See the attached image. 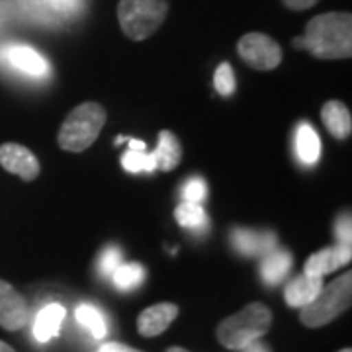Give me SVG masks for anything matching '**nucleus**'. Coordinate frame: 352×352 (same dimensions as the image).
Listing matches in <instances>:
<instances>
[{"label": "nucleus", "mask_w": 352, "mask_h": 352, "mask_svg": "<svg viewBox=\"0 0 352 352\" xmlns=\"http://www.w3.org/2000/svg\"><path fill=\"white\" fill-rule=\"evenodd\" d=\"M294 47L307 50L317 59H349L352 55V18L346 12L315 16L303 38L294 39Z\"/></svg>", "instance_id": "f257e3e1"}, {"label": "nucleus", "mask_w": 352, "mask_h": 352, "mask_svg": "<svg viewBox=\"0 0 352 352\" xmlns=\"http://www.w3.org/2000/svg\"><path fill=\"white\" fill-rule=\"evenodd\" d=\"M272 327V314L264 303H249L239 314L231 315L219 323L215 331L217 340L229 351H243L251 342L263 339Z\"/></svg>", "instance_id": "f03ea898"}, {"label": "nucleus", "mask_w": 352, "mask_h": 352, "mask_svg": "<svg viewBox=\"0 0 352 352\" xmlns=\"http://www.w3.org/2000/svg\"><path fill=\"white\" fill-rule=\"evenodd\" d=\"M106 124V110L98 102H85L67 116L59 129V145L69 153H82L98 139Z\"/></svg>", "instance_id": "7ed1b4c3"}, {"label": "nucleus", "mask_w": 352, "mask_h": 352, "mask_svg": "<svg viewBox=\"0 0 352 352\" xmlns=\"http://www.w3.org/2000/svg\"><path fill=\"white\" fill-rule=\"evenodd\" d=\"M352 298V274L346 272L337 280H333L329 286H323L319 296L314 302L302 307L300 319L305 327L319 329L335 321L351 307Z\"/></svg>", "instance_id": "20e7f679"}, {"label": "nucleus", "mask_w": 352, "mask_h": 352, "mask_svg": "<svg viewBox=\"0 0 352 352\" xmlns=\"http://www.w3.org/2000/svg\"><path fill=\"white\" fill-rule=\"evenodd\" d=\"M168 12L166 0H120L118 20L122 32L133 41H143L163 25Z\"/></svg>", "instance_id": "39448f33"}, {"label": "nucleus", "mask_w": 352, "mask_h": 352, "mask_svg": "<svg viewBox=\"0 0 352 352\" xmlns=\"http://www.w3.org/2000/svg\"><path fill=\"white\" fill-rule=\"evenodd\" d=\"M241 59L256 71H272L282 63V50L264 34H245L237 43Z\"/></svg>", "instance_id": "423d86ee"}, {"label": "nucleus", "mask_w": 352, "mask_h": 352, "mask_svg": "<svg viewBox=\"0 0 352 352\" xmlns=\"http://www.w3.org/2000/svg\"><path fill=\"white\" fill-rule=\"evenodd\" d=\"M30 321V307L25 298L8 282L0 280V327L20 331Z\"/></svg>", "instance_id": "0eeeda50"}, {"label": "nucleus", "mask_w": 352, "mask_h": 352, "mask_svg": "<svg viewBox=\"0 0 352 352\" xmlns=\"http://www.w3.org/2000/svg\"><path fill=\"white\" fill-rule=\"evenodd\" d=\"M0 164L8 173L20 176L25 182L36 180L39 175L38 157L30 149H25L24 145H18V143H4L0 147Z\"/></svg>", "instance_id": "6e6552de"}, {"label": "nucleus", "mask_w": 352, "mask_h": 352, "mask_svg": "<svg viewBox=\"0 0 352 352\" xmlns=\"http://www.w3.org/2000/svg\"><path fill=\"white\" fill-rule=\"evenodd\" d=\"M352 256V245H342V243H337L335 247H329V249H323V251L315 252L311 254L307 261H305V266H303V274L307 276H325V274H331L335 270L342 268L344 264L351 263Z\"/></svg>", "instance_id": "1a4fd4ad"}, {"label": "nucleus", "mask_w": 352, "mask_h": 352, "mask_svg": "<svg viewBox=\"0 0 352 352\" xmlns=\"http://www.w3.org/2000/svg\"><path fill=\"white\" fill-rule=\"evenodd\" d=\"M176 315H178V305L175 303H157V305L147 307L138 317L139 335L147 339L161 335L173 325Z\"/></svg>", "instance_id": "9d476101"}, {"label": "nucleus", "mask_w": 352, "mask_h": 352, "mask_svg": "<svg viewBox=\"0 0 352 352\" xmlns=\"http://www.w3.org/2000/svg\"><path fill=\"white\" fill-rule=\"evenodd\" d=\"M231 243L241 254H266L272 249H276V235L272 231H251L237 227L231 231Z\"/></svg>", "instance_id": "9b49d317"}, {"label": "nucleus", "mask_w": 352, "mask_h": 352, "mask_svg": "<svg viewBox=\"0 0 352 352\" xmlns=\"http://www.w3.org/2000/svg\"><path fill=\"white\" fill-rule=\"evenodd\" d=\"M2 55L14 69L28 76H45L50 71L47 61L30 45H8Z\"/></svg>", "instance_id": "f8f14e48"}, {"label": "nucleus", "mask_w": 352, "mask_h": 352, "mask_svg": "<svg viewBox=\"0 0 352 352\" xmlns=\"http://www.w3.org/2000/svg\"><path fill=\"white\" fill-rule=\"evenodd\" d=\"M323 278L321 276H302L294 278L284 289V298L289 307H305L307 303H311L319 296V292L323 289Z\"/></svg>", "instance_id": "ddd939ff"}, {"label": "nucleus", "mask_w": 352, "mask_h": 352, "mask_svg": "<svg viewBox=\"0 0 352 352\" xmlns=\"http://www.w3.org/2000/svg\"><path fill=\"white\" fill-rule=\"evenodd\" d=\"M65 307L61 303H50L45 305L38 315H36V321H34V337L38 342H50L53 340L65 321Z\"/></svg>", "instance_id": "4468645a"}, {"label": "nucleus", "mask_w": 352, "mask_h": 352, "mask_svg": "<svg viewBox=\"0 0 352 352\" xmlns=\"http://www.w3.org/2000/svg\"><path fill=\"white\" fill-rule=\"evenodd\" d=\"M321 120L323 126L335 139H346L352 131V118L351 110L339 100L325 102L321 108Z\"/></svg>", "instance_id": "2eb2a0df"}, {"label": "nucleus", "mask_w": 352, "mask_h": 352, "mask_svg": "<svg viewBox=\"0 0 352 352\" xmlns=\"http://www.w3.org/2000/svg\"><path fill=\"white\" fill-rule=\"evenodd\" d=\"M129 149L122 155V166L127 173H155L157 159L153 153L145 151V141L126 139Z\"/></svg>", "instance_id": "dca6fc26"}, {"label": "nucleus", "mask_w": 352, "mask_h": 352, "mask_svg": "<svg viewBox=\"0 0 352 352\" xmlns=\"http://www.w3.org/2000/svg\"><path fill=\"white\" fill-rule=\"evenodd\" d=\"M292 268V254L284 249H272L264 254V261L261 264V274L264 284L276 286L280 284Z\"/></svg>", "instance_id": "f3484780"}, {"label": "nucleus", "mask_w": 352, "mask_h": 352, "mask_svg": "<svg viewBox=\"0 0 352 352\" xmlns=\"http://www.w3.org/2000/svg\"><path fill=\"white\" fill-rule=\"evenodd\" d=\"M155 159H157V168H161L164 173L176 168L180 161H182V145L176 139L175 133L170 131H161L159 133V143L157 149L153 151Z\"/></svg>", "instance_id": "a211bd4d"}, {"label": "nucleus", "mask_w": 352, "mask_h": 352, "mask_svg": "<svg viewBox=\"0 0 352 352\" xmlns=\"http://www.w3.org/2000/svg\"><path fill=\"white\" fill-rule=\"evenodd\" d=\"M296 153L303 164H315L321 155V141L314 127L302 122L296 131Z\"/></svg>", "instance_id": "6ab92c4d"}, {"label": "nucleus", "mask_w": 352, "mask_h": 352, "mask_svg": "<svg viewBox=\"0 0 352 352\" xmlns=\"http://www.w3.org/2000/svg\"><path fill=\"white\" fill-rule=\"evenodd\" d=\"M143 280H145V268L138 263H122L112 272L113 286L122 292L139 288L143 284Z\"/></svg>", "instance_id": "aec40b11"}, {"label": "nucleus", "mask_w": 352, "mask_h": 352, "mask_svg": "<svg viewBox=\"0 0 352 352\" xmlns=\"http://www.w3.org/2000/svg\"><path fill=\"white\" fill-rule=\"evenodd\" d=\"M76 321L87 329L88 333L94 337V339H104L106 333H108V325H106V319L100 314V309H96L94 305H88L82 303L76 307Z\"/></svg>", "instance_id": "412c9836"}, {"label": "nucleus", "mask_w": 352, "mask_h": 352, "mask_svg": "<svg viewBox=\"0 0 352 352\" xmlns=\"http://www.w3.org/2000/svg\"><path fill=\"white\" fill-rule=\"evenodd\" d=\"M176 221L186 229H201L208 226V215L204 212L200 204L182 201L175 212Z\"/></svg>", "instance_id": "4be33fe9"}, {"label": "nucleus", "mask_w": 352, "mask_h": 352, "mask_svg": "<svg viewBox=\"0 0 352 352\" xmlns=\"http://www.w3.org/2000/svg\"><path fill=\"white\" fill-rule=\"evenodd\" d=\"M214 87L217 94H221V96H231L235 92V75H233L231 65L221 63L215 69Z\"/></svg>", "instance_id": "5701e85b"}, {"label": "nucleus", "mask_w": 352, "mask_h": 352, "mask_svg": "<svg viewBox=\"0 0 352 352\" xmlns=\"http://www.w3.org/2000/svg\"><path fill=\"white\" fill-rule=\"evenodd\" d=\"M120 264H122V251L118 247H108L100 254L98 270H100V274H104V276H110Z\"/></svg>", "instance_id": "b1692460"}, {"label": "nucleus", "mask_w": 352, "mask_h": 352, "mask_svg": "<svg viewBox=\"0 0 352 352\" xmlns=\"http://www.w3.org/2000/svg\"><path fill=\"white\" fill-rule=\"evenodd\" d=\"M206 194H208V188H206V182L201 178H192L182 188L184 201H192V204H200L206 198Z\"/></svg>", "instance_id": "393cba45"}, {"label": "nucleus", "mask_w": 352, "mask_h": 352, "mask_svg": "<svg viewBox=\"0 0 352 352\" xmlns=\"http://www.w3.org/2000/svg\"><path fill=\"white\" fill-rule=\"evenodd\" d=\"M335 235H337V243L342 245H351L352 241V229H351V215H340L337 227H335Z\"/></svg>", "instance_id": "a878e982"}, {"label": "nucleus", "mask_w": 352, "mask_h": 352, "mask_svg": "<svg viewBox=\"0 0 352 352\" xmlns=\"http://www.w3.org/2000/svg\"><path fill=\"white\" fill-rule=\"evenodd\" d=\"M98 352H141L138 349H131V346H127V344H122V342H106V344H102Z\"/></svg>", "instance_id": "bb28decb"}, {"label": "nucleus", "mask_w": 352, "mask_h": 352, "mask_svg": "<svg viewBox=\"0 0 352 352\" xmlns=\"http://www.w3.org/2000/svg\"><path fill=\"white\" fill-rule=\"evenodd\" d=\"M288 8L292 10H307V8H311L317 0H282Z\"/></svg>", "instance_id": "cd10ccee"}, {"label": "nucleus", "mask_w": 352, "mask_h": 352, "mask_svg": "<svg viewBox=\"0 0 352 352\" xmlns=\"http://www.w3.org/2000/svg\"><path fill=\"white\" fill-rule=\"evenodd\" d=\"M50 2L53 4V8L63 10V12L73 10V8H76V4H78V0H50Z\"/></svg>", "instance_id": "c85d7f7f"}, {"label": "nucleus", "mask_w": 352, "mask_h": 352, "mask_svg": "<svg viewBox=\"0 0 352 352\" xmlns=\"http://www.w3.org/2000/svg\"><path fill=\"white\" fill-rule=\"evenodd\" d=\"M245 352H270L266 346H264L263 342H258V340H254V342H251L247 349H243Z\"/></svg>", "instance_id": "c756f323"}, {"label": "nucleus", "mask_w": 352, "mask_h": 352, "mask_svg": "<svg viewBox=\"0 0 352 352\" xmlns=\"http://www.w3.org/2000/svg\"><path fill=\"white\" fill-rule=\"evenodd\" d=\"M0 352H16V351H14L10 344H6V342H2V340H0Z\"/></svg>", "instance_id": "7c9ffc66"}, {"label": "nucleus", "mask_w": 352, "mask_h": 352, "mask_svg": "<svg viewBox=\"0 0 352 352\" xmlns=\"http://www.w3.org/2000/svg\"><path fill=\"white\" fill-rule=\"evenodd\" d=\"M166 352H190V351H186V349H180V346H173V349H168Z\"/></svg>", "instance_id": "2f4dec72"}, {"label": "nucleus", "mask_w": 352, "mask_h": 352, "mask_svg": "<svg viewBox=\"0 0 352 352\" xmlns=\"http://www.w3.org/2000/svg\"><path fill=\"white\" fill-rule=\"evenodd\" d=\"M339 352H352L351 349H342V351H339Z\"/></svg>", "instance_id": "473e14b6"}]
</instances>
